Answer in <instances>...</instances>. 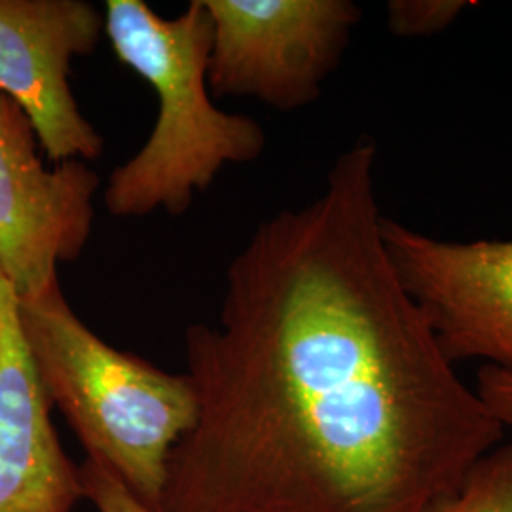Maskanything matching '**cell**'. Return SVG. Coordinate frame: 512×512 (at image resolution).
<instances>
[{
  "mask_svg": "<svg viewBox=\"0 0 512 512\" xmlns=\"http://www.w3.org/2000/svg\"><path fill=\"white\" fill-rule=\"evenodd\" d=\"M103 38L105 10L88 0H0V93L25 112L54 164H88L105 150L71 86L74 59Z\"/></svg>",
  "mask_w": 512,
  "mask_h": 512,
  "instance_id": "52a82bcc",
  "label": "cell"
},
{
  "mask_svg": "<svg viewBox=\"0 0 512 512\" xmlns=\"http://www.w3.org/2000/svg\"><path fill=\"white\" fill-rule=\"evenodd\" d=\"M382 238L446 359L512 370V239L444 241L387 217Z\"/></svg>",
  "mask_w": 512,
  "mask_h": 512,
  "instance_id": "8992f818",
  "label": "cell"
},
{
  "mask_svg": "<svg viewBox=\"0 0 512 512\" xmlns=\"http://www.w3.org/2000/svg\"><path fill=\"white\" fill-rule=\"evenodd\" d=\"M376 165L361 135L256 226L219 323L184 330L198 418L162 512H425L501 444L387 256Z\"/></svg>",
  "mask_w": 512,
  "mask_h": 512,
  "instance_id": "6da1fadb",
  "label": "cell"
},
{
  "mask_svg": "<svg viewBox=\"0 0 512 512\" xmlns=\"http://www.w3.org/2000/svg\"><path fill=\"white\" fill-rule=\"evenodd\" d=\"M18 315L46 397L88 458L162 512L169 458L198 418L190 376L109 346L80 321L59 281L18 298Z\"/></svg>",
  "mask_w": 512,
  "mask_h": 512,
  "instance_id": "3957f363",
  "label": "cell"
},
{
  "mask_svg": "<svg viewBox=\"0 0 512 512\" xmlns=\"http://www.w3.org/2000/svg\"><path fill=\"white\" fill-rule=\"evenodd\" d=\"M105 33L116 57L156 93V122L145 145L110 171L103 203L116 219L162 211L184 215L226 165L256 162L266 131L247 114L220 110L207 67L213 21L203 0L164 18L145 0H107Z\"/></svg>",
  "mask_w": 512,
  "mask_h": 512,
  "instance_id": "7a4b0ae2",
  "label": "cell"
},
{
  "mask_svg": "<svg viewBox=\"0 0 512 512\" xmlns=\"http://www.w3.org/2000/svg\"><path fill=\"white\" fill-rule=\"evenodd\" d=\"M213 21L207 67L215 97L281 112L315 103L363 18L351 0H203Z\"/></svg>",
  "mask_w": 512,
  "mask_h": 512,
  "instance_id": "277c9868",
  "label": "cell"
},
{
  "mask_svg": "<svg viewBox=\"0 0 512 512\" xmlns=\"http://www.w3.org/2000/svg\"><path fill=\"white\" fill-rule=\"evenodd\" d=\"M425 512H512V442L497 444Z\"/></svg>",
  "mask_w": 512,
  "mask_h": 512,
  "instance_id": "9c48e42d",
  "label": "cell"
},
{
  "mask_svg": "<svg viewBox=\"0 0 512 512\" xmlns=\"http://www.w3.org/2000/svg\"><path fill=\"white\" fill-rule=\"evenodd\" d=\"M80 480L84 499L97 512H160L145 505L118 476L95 459L86 458L80 465Z\"/></svg>",
  "mask_w": 512,
  "mask_h": 512,
  "instance_id": "8fae6325",
  "label": "cell"
},
{
  "mask_svg": "<svg viewBox=\"0 0 512 512\" xmlns=\"http://www.w3.org/2000/svg\"><path fill=\"white\" fill-rule=\"evenodd\" d=\"M476 395L503 429H512V370L484 365L476 374Z\"/></svg>",
  "mask_w": 512,
  "mask_h": 512,
  "instance_id": "7c38bea8",
  "label": "cell"
},
{
  "mask_svg": "<svg viewBox=\"0 0 512 512\" xmlns=\"http://www.w3.org/2000/svg\"><path fill=\"white\" fill-rule=\"evenodd\" d=\"M18 315L0 272V512H73L84 499L80 467L55 433Z\"/></svg>",
  "mask_w": 512,
  "mask_h": 512,
  "instance_id": "ba28073f",
  "label": "cell"
},
{
  "mask_svg": "<svg viewBox=\"0 0 512 512\" xmlns=\"http://www.w3.org/2000/svg\"><path fill=\"white\" fill-rule=\"evenodd\" d=\"M469 6L465 0H391L385 21L395 37H433L452 27Z\"/></svg>",
  "mask_w": 512,
  "mask_h": 512,
  "instance_id": "30bf717a",
  "label": "cell"
},
{
  "mask_svg": "<svg viewBox=\"0 0 512 512\" xmlns=\"http://www.w3.org/2000/svg\"><path fill=\"white\" fill-rule=\"evenodd\" d=\"M25 112L0 93V272L19 300L59 281L92 238L101 179L86 162L48 169Z\"/></svg>",
  "mask_w": 512,
  "mask_h": 512,
  "instance_id": "5b68a950",
  "label": "cell"
}]
</instances>
